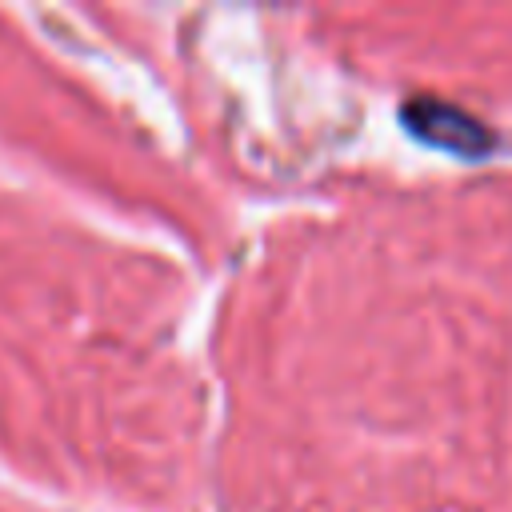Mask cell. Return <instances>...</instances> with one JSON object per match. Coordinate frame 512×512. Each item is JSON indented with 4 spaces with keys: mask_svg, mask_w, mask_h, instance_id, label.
<instances>
[{
    "mask_svg": "<svg viewBox=\"0 0 512 512\" xmlns=\"http://www.w3.org/2000/svg\"><path fill=\"white\" fill-rule=\"evenodd\" d=\"M400 120L408 124L412 136H420L436 148H448V152L480 156V152L492 148V136L476 116H468L464 108H456L448 100H436V96H412L400 108Z\"/></svg>",
    "mask_w": 512,
    "mask_h": 512,
    "instance_id": "1",
    "label": "cell"
}]
</instances>
